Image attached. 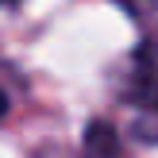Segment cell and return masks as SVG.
Returning a JSON list of instances; mask_svg holds the SVG:
<instances>
[{"instance_id": "6", "label": "cell", "mask_w": 158, "mask_h": 158, "mask_svg": "<svg viewBox=\"0 0 158 158\" xmlns=\"http://www.w3.org/2000/svg\"><path fill=\"white\" fill-rule=\"evenodd\" d=\"M0 4H8V8H12V4H19V0H0Z\"/></svg>"}, {"instance_id": "4", "label": "cell", "mask_w": 158, "mask_h": 158, "mask_svg": "<svg viewBox=\"0 0 158 158\" xmlns=\"http://www.w3.org/2000/svg\"><path fill=\"white\" fill-rule=\"evenodd\" d=\"M43 158H73V154H66V151H46Z\"/></svg>"}, {"instance_id": "5", "label": "cell", "mask_w": 158, "mask_h": 158, "mask_svg": "<svg viewBox=\"0 0 158 158\" xmlns=\"http://www.w3.org/2000/svg\"><path fill=\"white\" fill-rule=\"evenodd\" d=\"M4 112H8V97L0 93V120H4Z\"/></svg>"}, {"instance_id": "3", "label": "cell", "mask_w": 158, "mask_h": 158, "mask_svg": "<svg viewBox=\"0 0 158 158\" xmlns=\"http://www.w3.org/2000/svg\"><path fill=\"white\" fill-rule=\"evenodd\" d=\"M123 8H127L131 15H139V19H147V15L158 12V0H120Z\"/></svg>"}, {"instance_id": "1", "label": "cell", "mask_w": 158, "mask_h": 158, "mask_svg": "<svg viewBox=\"0 0 158 158\" xmlns=\"http://www.w3.org/2000/svg\"><path fill=\"white\" fill-rule=\"evenodd\" d=\"M123 100H131L135 108H147V112H158V50L151 43L139 46V54H135Z\"/></svg>"}, {"instance_id": "2", "label": "cell", "mask_w": 158, "mask_h": 158, "mask_svg": "<svg viewBox=\"0 0 158 158\" xmlns=\"http://www.w3.org/2000/svg\"><path fill=\"white\" fill-rule=\"evenodd\" d=\"M85 154L89 158H123L120 131L108 120H93L89 127H85Z\"/></svg>"}]
</instances>
